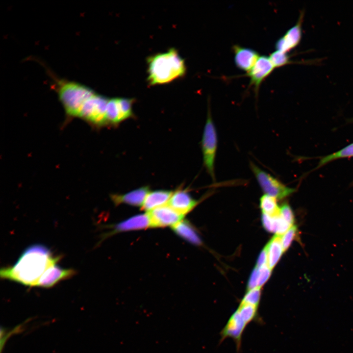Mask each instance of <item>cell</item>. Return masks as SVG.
<instances>
[{
	"label": "cell",
	"instance_id": "6da1fadb",
	"mask_svg": "<svg viewBox=\"0 0 353 353\" xmlns=\"http://www.w3.org/2000/svg\"><path fill=\"white\" fill-rule=\"evenodd\" d=\"M60 259L44 245L34 244L24 251L14 265L1 269L0 276L26 286H37L46 270Z\"/></svg>",
	"mask_w": 353,
	"mask_h": 353
},
{
	"label": "cell",
	"instance_id": "7a4b0ae2",
	"mask_svg": "<svg viewBox=\"0 0 353 353\" xmlns=\"http://www.w3.org/2000/svg\"><path fill=\"white\" fill-rule=\"evenodd\" d=\"M150 85L169 83L182 76L186 72L183 59L175 49L150 57L148 59Z\"/></svg>",
	"mask_w": 353,
	"mask_h": 353
},
{
	"label": "cell",
	"instance_id": "3957f363",
	"mask_svg": "<svg viewBox=\"0 0 353 353\" xmlns=\"http://www.w3.org/2000/svg\"><path fill=\"white\" fill-rule=\"evenodd\" d=\"M95 92L88 87L73 82L61 83L58 88V94L67 115L78 117L85 102Z\"/></svg>",
	"mask_w": 353,
	"mask_h": 353
},
{
	"label": "cell",
	"instance_id": "277c9868",
	"mask_svg": "<svg viewBox=\"0 0 353 353\" xmlns=\"http://www.w3.org/2000/svg\"><path fill=\"white\" fill-rule=\"evenodd\" d=\"M218 146L216 129L208 109L201 141L203 165L208 174L215 180L214 162Z\"/></svg>",
	"mask_w": 353,
	"mask_h": 353
},
{
	"label": "cell",
	"instance_id": "5b68a950",
	"mask_svg": "<svg viewBox=\"0 0 353 353\" xmlns=\"http://www.w3.org/2000/svg\"><path fill=\"white\" fill-rule=\"evenodd\" d=\"M251 170L265 194L276 199H283L293 193L295 189L289 187L276 178L250 163Z\"/></svg>",
	"mask_w": 353,
	"mask_h": 353
},
{
	"label": "cell",
	"instance_id": "8992f818",
	"mask_svg": "<svg viewBox=\"0 0 353 353\" xmlns=\"http://www.w3.org/2000/svg\"><path fill=\"white\" fill-rule=\"evenodd\" d=\"M108 100L95 93L84 103L79 117L96 126L105 125V114Z\"/></svg>",
	"mask_w": 353,
	"mask_h": 353
},
{
	"label": "cell",
	"instance_id": "52a82bcc",
	"mask_svg": "<svg viewBox=\"0 0 353 353\" xmlns=\"http://www.w3.org/2000/svg\"><path fill=\"white\" fill-rule=\"evenodd\" d=\"M150 222V227H172L181 221L184 215L177 212L168 204L161 206L147 213Z\"/></svg>",
	"mask_w": 353,
	"mask_h": 353
},
{
	"label": "cell",
	"instance_id": "ba28073f",
	"mask_svg": "<svg viewBox=\"0 0 353 353\" xmlns=\"http://www.w3.org/2000/svg\"><path fill=\"white\" fill-rule=\"evenodd\" d=\"M304 14L303 11H301L296 24L277 40L275 44L277 50L287 53L299 44L302 37V24Z\"/></svg>",
	"mask_w": 353,
	"mask_h": 353
},
{
	"label": "cell",
	"instance_id": "9c48e42d",
	"mask_svg": "<svg viewBox=\"0 0 353 353\" xmlns=\"http://www.w3.org/2000/svg\"><path fill=\"white\" fill-rule=\"evenodd\" d=\"M275 68L269 56L261 55L259 57L251 70L247 73L250 78V85L254 86L256 94L261 83Z\"/></svg>",
	"mask_w": 353,
	"mask_h": 353
},
{
	"label": "cell",
	"instance_id": "30bf717a",
	"mask_svg": "<svg viewBox=\"0 0 353 353\" xmlns=\"http://www.w3.org/2000/svg\"><path fill=\"white\" fill-rule=\"evenodd\" d=\"M247 325L235 310L221 332V341L227 337L232 338L236 343L237 350H239L242 335Z\"/></svg>",
	"mask_w": 353,
	"mask_h": 353
},
{
	"label": "cell",
	"instance_id": "8fae6325",
	"mask_svg": "<svg viewBox=\"0 0 353 353\" xmlns=\"http://www.w3.org/2000/svg\"><path fill=\"white\" fill-rule=\"evenodd\" d=\"M76 273L74 269L62 268L55 264L46 270L40 278L37 286L51 287L61 280L72 277Z\"/></svg>",
	"mask_w": 353,
	"mask_h": 353
},
{
	"label": "cell",
	"instance_id": "7c38bea8",
	"mask_svg": "<svg viewBox=\"0 0 353 353\" xmlns=\"http://www.w3.org/2000/svg\"><path fill=\"white\" fill-rule=\"evenodd\" d=\"M232 50L236 66L247 73L253 67L260 56L256 51L249 48L235 45L232 47Z\"/></svg>",
	"mask_w": 353,
	"mask_h": 353
},
{
	"label": "cell",
	"instance_id": "4fadbf2b",
	"mask_svg": "<svg viewBox=\"0 0 353 353\" xmlns=\"http://www.w3.org/2000/svg\"><path fill=\"white\" fill-rule=\"evenodd\" d=\"M198 204L185 190L178 189L174 192L168 204L177 212L184 215L191 211Z\"/></svg>",
	"mask_w": 353,
	"mask_h": 353
},
{
	"label": "cell",
	"instance_id": "5bb4252c",
	"mask_svg": "<svg viewBox=\"0 0 353 353\" xmlns=\"http://www.w3.org/2000/svg\"><path fill=\"white\" fill-rule=\"evenodd\" d=\"M150 227V222L147 213L131 217L111 227L113 230L105 236H109L122 231L136 230Z\"/></svg>",
	"mask_w": 353,
	"mask_h": 353
},
{
	"label": "cell",
	"instance_id": "9a60e30c",
	"mask_svg": "<svg viewBox=\"0 0 353 353\" xmlns=\"http://www.w3.org/2000/svg\"><path fill=\"white\" fill-rule=\"evenodd\" d=\"M150 192L148 186H144L124 194H114L111 199L115 204H127L133 206H142Z\"/></svg>",
	"mask_w": 353,
	"mask_h": 353
},
{
	"label": "cell",
	"instance_id": "2e32d148",
	"mask_svg": "<svg viewBox=\"0 0 353 353\" xmlns=\"http://www.w3.org/2000/svg\"><path fill=\"white\" fill-rule=\"evenodd\" d=\"M173 192L169 190H159L149 192L147 194L142 207L148 212L157 207L166 205Z\"/></svg>",
	"mask_w": 353,
	"mask_h": 353
},
{
	"label": "cell",
	"instance_id": "e0dca14e",
	"mask_svg": "<svg viewBox=\"0 0 353 353\" xmlns=\"http://www.w3.org/2000/svg\"><path fill=\"white\" fill-rule=\"evenodd\" d=\"M268 255V265L272 269L277 264L284 252L281 236L276 234L265 247Z\"/></svg>",
	"mask_w": 353,
	"mask_h": 353
},
{
	"label": "cell",
	"instance_id": "ac0fdd59",
	"mask_svg": "<svg viewBox=\"0 0 353 353\" xmlns=\"http://www.w3.org/2000/svg\"><path fill=\"white\" fill-rule=\"evenodd\" d=\"M173 230L189 242L200 245L201 240L192 226L186 221L182 220L172 227Z\"/></svg>",
	"mask_w": 353,
	"mask_h": 353
},
{
	"label": "cell",
	"instance_id": "d6986e66",
	"mask_svg": "<svg viewBox=\"0 0 353 353\" xmlns=\"http://www.w3.org/2000/svg\"><path fill=\"white\" fill-rule=\"evenodd\" d=\"M260 207L262 213L275 217L280 214V207L277 199L271 196L264 194L260 199Z\"/></svg>",
	"mask_w": 353,
	"mask_h": 353
},
{
	"label": "cell",
	"instance_id": "ffe728a7",
	"mask_svg": "<svg viewBox=\"0 0 353 353\" xmlns=\"http://www.w3.org/2000/svg\"><path fill=\"white\" fill-rule=\"evenodd\" d=\"M106 124L117 125L122 121L117 98L109 99L106 110Z\"/></svg>",
	"mask_w": 353,
	"mask_h": 353
},
{
	"label": "cell",
	"instance_id": "44dd1931",
	"mask_svg": "<svg viewBox=\"0 0 353 353\" xmlns=\"http://www.w3.org/2000/svg\"><path fill=\"white\" fill-rule=\"evenodd\" d=\"M350 157H353V143L348 145L336 152L323 157L320 159L318 167H320L336 159Z\"/></svg>",
	"mask_w": 353,
	"mask_h": 353
},
{
	"label": "cell",
	"instance_id": "7402d4cb",
	"mask_svg": "<svg viewBox=\"0 0 353 353\" xmlns=\"http://www.w3.org/2000/svg\"><path fill=\"white\" fill-rule=\"evenodd\" d=\"M117 100L122 120L130 117L132 115V106L133 100L128 98H117Z\"/></svg>",
	"mask_w": 353,
	"mask_h": 353
},
{
	"label": "cell",
	"instance_id": "603a6c76",
	"mask_svg": "<svg viewBox=\"0 0 353 353\" xmlns=\"http://www.w3.org/2000/svg\"><path fill=\"white\" fill-rule=\"evenodd\" d=\"M269 58L275 68L284 66L292 62L290 56L287 53L278 50L273 52L269 56Z\"/></svg>",
	"mask_w": 353,
	"mask_h": 353
},
{
	"label": "cell",
	"instance_id": "cb8c5ba5",
	"mask_svg": "<svg viewBox=\"0 0 353 353\" xmlns=\"http://www.w3.org/2000/svg\"><path fill=\"white\" fill-rule=\"evenodd\" d=\"M261 296V287H257L247 291L242 302L259 306Z\"/></svg>",
	"mask_w": 353,
	"mask_h": 353
},
{
	"label": "cell",
	"instance_id": "d4e9b609",
	"mask_svg": "<svg viewBox=\"0 0 353 353\" xmlns=\"http://www.w3.org/2000/svg\"><path fill=\"white\" fill-rule=\"evenodd\" d=\"M297 232V227L293 225L281 236V244L284 252H285L289 248L295 238Z\"/></svg>",
	"mask_w": 353,
	"mask_h": 353
},
{
	"label": "cell",
	"instance_id": "484cf974",
	"mask_svg": "<svg viewBox=\"0 0 353 353\" xmlns=\"http://www.w3.org/2000/svg\"><path fill=\"white\" fill-rule=\"evenodd\" d=\"M278 216L272 217L262 213V225L264 228L267 231L276 233L277 225V217Z\"/></svg>",
	"mask_w": 353,
	"mask_h": 353
},
{
	"label": "cell",
	"instance_id": "4316f807",
	"mask_svg": "<svg viewBox=\"0 0 353 353\" xmlns=\"http://www.w3.org/2000/svg\"><path fill=\"white\" fill-rule=\"evenodd\" d=\"M280 215L291 226L294 225V215L292 208L288 203H285L280 207Z\"/></svg>",
	"mask_w": 353,
	"mask_h": 353
},
{
	"label": "cell",
	"instance_id": "83f0119b",
	"mask_svg": "<svg viewBox=\"0 0 353 353\" xmlns=\"http://www.w3.org/2000/svg\"><path fill=\"white\" fill-rule=\"evenodd\" d=\"M258 287L261 288L270 277L272 269L269 268L268 265H265L258 268Z\"/></svg>",
	"mask_w": 353,
	"mask_h": 353
},
{
	"label": "cell",
	"instance_id": "f1b7e54d",
	"mask_svg": "<svg viewBox=\"0 0 353 353\" xmlns=\"http://www.w3.org/2000/svg\"><path fill=\"white\" fill-rule=\"evenodd\" d=\"M258 287V269L255 267L252 271L247 285V290Z\"/></svg>",
	"mask_w": 353,
	"mask_h": 353
},
{
	"label": "cell",
	"instance_id": "f546056e",
	"mask_svg": "<svg viewBox=\"0 0 353 353\" xmlns=\"http://www.w3.org/2000/svg\"><path fill=\"white\" fill-rule=\"evenodd\" d=\"M265 265H268V255L265 248L263 249L260 253L256 266L259 268Z\"/></svg>",
	"mask_w": 353,
	"mask_h": 353
}]
</instances>
